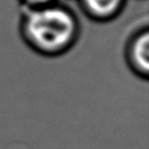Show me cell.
<instances>
[{"label": "cell", "instance_id": "obj_1", "mask_svg": "<svg viewBox=\"0 0 149 149\" xmlns=\"http://www.w3.org/2000/svg\"><path fill=\"white\" fill-rule=\"evenodd\" d=\"M20 34L34 52L54 58L70 51L79 38V24L70 10L46 4L31 8L22 17Z\"/></svg>", "mask_w": 149, "mask_h": 149}, {"label": "cell", "instance_id": "obj_3", "mask_svg": "<svg viewBox=\"0 0 149 149\" xmlns=\"http://www.w3.org/2000/svg\"><path fill=\"white\" fill-rule=\"evenodd\" d=\"M124 0H81L88 17L99 22H106L116 17L123 7Z\"/></svg>", "mask_w": 149, "mask_h": 149}, {"label": "cell", "instance_id": "obj_2", "mask_svg": "<svg viewBox=\"0 0 149 149\" xmlns=\"http://www.w3.org/2000/svg\"><path fill=\"white\" fill-rule=\"evenodd\" d=\"M125 61L137 77L147 79L149 76V31L143 27L128 38L125 46Z\"/></svg>", "mask_w": 149, "mask_h": 149}, {"label": "cell", "instance_id": "obj_4", "mask_svg": "<svg viewBox=\"0 0 149 149\" xmlns=\"http://www.w3.org/2000/svg\"><path fill=\"white\" fill-rule=\"evenodd\" d=\"M23 1L26 4H29L31 8H37V7H42L46 4H50L52 0H23Z\"/></svg>", "mask_w": 149, "mask_h": 149}]
</instances>
